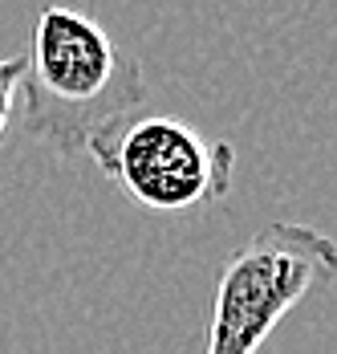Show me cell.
Instances as JSON below:
<instances>
[{
	"mask_svg": "<svg viewBox=\"0 0 337 354\" xmlns=\"http://www.w3.org/2000/svg\"><path fill=\"white\" fill-rule=\"evenodd\" d=\"M17 98L21 127L73 159L146 102V82L142 66L90 12L41 4Z\"/></svg>",
	"mask_w": 337,
	"mask_h": 354,
	"instance_id": "cell-1",
	"label": "cell"
},
{
	"mask_svg": "<svg viewBox=\"0 0 337 354\" xmlns=\"http://www.w3.org/2000/svg\"><path fill=\"white\" fill-rule=\"evenodd\" d=\"M337 248L313 224L276 220L224 261L211 293L203 354H256L309 293L334 285Z\"/></svg>",
	"mask_w": 337,
	"mask_h": 354,
	"instance_id": "cell-2",
	"label": "cell"
},
{
	"mask_svg": "<svg viewBox=\"0 0 337 354\" xmlns=\"http://www.w3.org/2000/svg\"><path fill=\"white\" fill-rule=\"evenodd\" d=\"M86 155L138 208L159 216H191L220 204L236 176V147L228 139H207L183 118L142 110L102 131Z\"/></svg>",
	"mask_w": 337,
	"mask_h": 354,
	"instance_id": "cell-3",
	"label": "cell"
},
{
	"mask_svg": "<svg viewBox=\"0 0 337 354\" xmlns=\"http://www.w3.org/2000/svg\"><path fill=\"white\" fill-rule=\"evenodd\" d=\"M21 73H25V57H0V139L12 122V102H17V86H21Z\"/></svg>",
	"mask_w": 337,
	"mask_h": 354,
	"instance_id": "cell-4",
	"label": "cell"
}]
</instances>
